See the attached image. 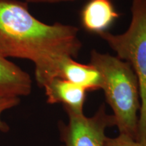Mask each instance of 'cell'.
Returning <instances> with one entry per match:
<instances>
[{"label":"cell","mask_w":146,"mask_h":146,"mask_svg":"<svg viewBox=\"0 0 146 146\" xmlns=\"http://www.w3.org/2000/svg\"><path fill=\"white\" fill-rule=\"evenodd\" d=\"M90 64L101 74V89L112 110L119 134L139 141L141 99L138 80L132 67L116 56L96 50L90 53Z\"/></svg>","instance_id":"7a4b0ae2"},{"label":"cell","mask_w":146,"mask_h":146,"mask_svg":"<svg viewBox=\"0 0 146 146\" xmlns=\"http://www.w3.org/2000/svg\"><path fill=\"white\" fill-rule=\"evenodd\" d=\"M58 78L81 86L87 92L102 89V78L98 69L91 64H83L71 58H66L64 61Z\"/></svg>","instance_id":"ba28073f"},{"label":"cell","mask_w":146,"mask_h":146,"mask_svg":"<svg viewBox=\"0 0 146 146\" xmlns=\"http://www.w3.org/2000/svg\"><path fill=\"white\" fill-rule=\"evenodd\" d=\"M20 102H21L20 98L0 96V131L1 132L5 133L10 130V127L8 124L1 119V115L5 111L17 106Z\"/></svg>","instance_id":"9c48e42d"},{"label":"cell","mask_w":146,"mask_h":146,"mask_svg":"<svg viewBox=\"0 0 146 146\" xmlns=\"http://www.w3.org/2000/svg\"><path fill=\"white\" fill-rule=\"evenodd\" d=\"M43 89L48 104H62L64 110L83 113L87 91L83 87L58 77L52 79Z\"/></svg>","instance_id":"8992f818"},{"label":"cell","mask_w":146,"mask_h":146,"mask_svg":"<svg viewBox=\"0 0 146 146\" xmlns=\"http://www.w3.org/2000/svg\"><path fill=\"white\" fill-rule=\"evenodd\" d=\"M75 0H25L29 3H56L64 1H71Z\"/></svg>","instance_id":"8fae6325"},{"label":"cell","mask_w":146,"mask_h":146,"mask_svg":"<svg viewBox=\"0 0 146 146\" xmlns=\"http://www.w3.org/2000/svg\"><path fill=\"white\" fill-rule=\"evenodd\" d=\"M32 90V79L29 73L0 55V96L21 98Z\"/></svg>","instance_id":"52a82bcc"},{"label":"cell","mask_w":146,"mask_h":146,"mask_svg":"<svg viewBox=\"0 0 146 146\" xmlns=\"http://www.w3.org/2000/svg\"><path fill=\"white\" fill-rule=\"evenodd\" d=\"M78 32L73 25L40 21L25 1L0 0V55L31 61L41 88L58 77L66 58L78 57L83 46Z\"/></svg>","instance_id":"6da1fadb"},{"label":"cell","mask_w":146,"mask_h":146,"mask_svg":"<svg viewBox=\"0 0 146 146\" xmlns=\"http://www.w3.org/2000/svg\"><path fill=\"white\" fill-rule=\"evenodd\" d=\"M104 146H146V139L136 141L125 135L119 134L116 137H106Z\"/></svg>","instance_id":"30bf717a"},{"label":"cell","mask_w":146,"mask_h":146,"mask_svg":"<svg viewBox=\"0 0 146 146\" xmlns=\"http://www.w3.org/2000/svg\"><path fill=\"white\" fill-rule=\"evenodd\" d=\"M131 21L121 34L108 31L98 35L120 59L127 62L137 78L141 109L139 141L146 139V0H131Z\"/></svg>","instance_id":"3957f363"},{"label":"cell","mask_w":146,"mask_h":146,"mask_svg":"<svg viewBox=\"0 0 146 146\" xmlns=\"http://www.w3.org/2000/svg\"><path fill=\"white\" fill-rule=\"evenodd\" d=\"M120 14L111 0H89L80 13V21L84 30L100 35L108 31Z\"/></svg>","instance_id":"5b68a950"},{"label":"cell","mask_w":146,"mask_h":146,"mask_svg":"<svg viewBox=\"0 0 146 146\" xmlns=\"http://www.w3.org/2000/svg\"><path fill=\"white\" fill-rule=\"evenodd\" d=\"M65 111L68 123H59L62 146H104L106 129L115 126L114 116L107 112L104 104L90 117L84 113Z\"/></svg>","instance_id":"277c9868"}]
</instances>
